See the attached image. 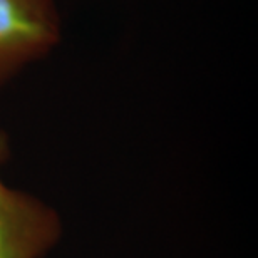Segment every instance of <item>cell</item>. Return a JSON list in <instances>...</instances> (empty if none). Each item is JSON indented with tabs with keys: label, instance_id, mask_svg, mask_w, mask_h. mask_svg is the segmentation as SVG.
Here are the masks:
<instances>
[{
	"label": "cell",
	"instance_id": "obj_1",
	"mask_svg": "<svg viewBox=\"0 0 258 258\" xmlns=\"http://www.w3.org/2000/svg\"><path fill=\"white\" fill-rule=\"evenodd\" d=\"M10 134L0 126V258H47L64 236V220L47 201L5 181Z\"/></svg>",
	"mask_w": 258,
	"mask_h": 258
},
{
	"label": "cell",
	"instance_id": "obj_2",
	"mask_svg": "<svg viewBox=\"0 0 258 258\" xmlns=\"http://www.w3.org/2000/svg\"><path fill=\"white\" fill-rule=\"evenodd\" d=\"M62 30L57 0H0V91L49 57Z\"/></svg>",
	"mask_w": 258,
	"mask_h": 258
}]
</instances>
